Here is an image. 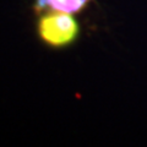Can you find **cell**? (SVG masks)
<instances>
[{"instance_id": "obj_1", "label": "cell", "mask_w": 147, "mask_h": 147, "mask_svg": "<svg viewBox=\"0 0 147 147\" xmlns=\"http://www.w3.org/2000/svg\"><path fill=\"white\" fill-rule=\"evenodd\" d=\"M39 38L53 48H64L77 39L80 27L71 13H47L39 18L37 26Z\"/></svg>"}, {"instance_id": "obj_2", "label": "cell", "mask_w": 147, "mask_h": 147, "mask_svg": "<svg viewBox=\"0 0 147 147\" xmlns=\"http://www.w3.org/2000/svg\"><path fill=\"white\" fill-rule=\"evenodd\" d=\"M91 0H36L34 7L37 11L54 10L67 13L81 12Z\"/></svg>"}]
</instances>
